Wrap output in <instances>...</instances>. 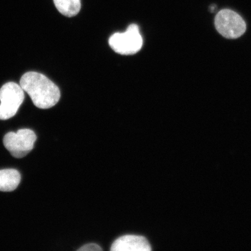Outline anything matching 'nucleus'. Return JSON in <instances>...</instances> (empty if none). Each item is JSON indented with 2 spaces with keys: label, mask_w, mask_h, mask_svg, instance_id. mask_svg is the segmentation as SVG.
<instances>
[{
  "label": "nucleus",
  "mask_w": 251,
  "mask_h": 251,
  "mask_svg": "<svg viewBox=\"0 0 251 251\" xmlns=\"http://www.w3.org/2000/svg\"><path fill=\"white\" fill-rule=\"evenodd\" d=\"M24 99L21 85L14 82L4 84L0 89V120H9L16 115Z\"/></svg>",
  "instance_id": "nucleus-4"
},
{
  "label": "nucleus",
  "mask_w": 251,
  "mask_h": 251,
  "mask_svg": "<svg viewBox=\"0 0 251 251\" xmlns=\"http://www.w3.org/2000/svg\"><path fill=\"white\" fill-rule=\"evenodd\" d=\"M143 40L137 25L131 24L125 32H117L110 36L109 45L117 53L131 55L139 52Z\"/></svg>",
  "instance_id": "nucleus-2"
},
{
  "label": "nucleus",
  "mask_w": 251,
  "mask_h": 251,
  "mask_svg": "<svg viewBox=\"0 0 251 251\" xmlns=\"http://www.w3.org/2000/svg\"><path fill=\"white\" fill-rule=\"evenodd\" d=\"M102 248L100 247V246L98 245V244H86V245L82 246V247L80 248L77 251H102Z\"/></svg>",
  "instance_id": "nucleus-9"
},
{
  "label": "nucleus",
  "mask_w": 251,
  "mask_h": 251,
  "mask_svg": "<svg viewBox=\"0 0 251 251\" xmlns=\"http://www.w3.org/2000/svg\"><path fill=\"white\" fill-rule=\"evenodd\" d=\"M214 24L221 35L228 39H235L247 31V24L240 15L230 9H223L216 14Z\"/></svg>",
  "instance_id": "nucleus-3"
},
{
  "label": "nucleus",
  "mask_w": 251,
  "mask_h": 251,
  "mask_svg": "<svg viewBox=\"0 0 251 251\" xmlns=\"http://www.w3.org/2000/svg\"><path fill=\"white\" fill-rule=\"evenodd\" d=\"M110 251H150L151 247L145 237L127 234L117 239L112 244Z\"/></svg>",
  "instance_id": "nucleus-6"
},
{
  "label": "nucleus",
  "mask_w": 251,
  "mask_h": 251,
  "mask_svg": "<svg viewBox=\"0 0 251 251\" xmlns=\"http://www.w3.org/2000/svg\"><path fill=\"white\" fill-rule=\"evenodd\" d=\"M214 9H215V6H214V5H213V6H211L210 8L211 12H214Z\"/></svg>",
  "instance_id": "nucleus-10"
},
{
  "label": "nucleus",
  "mask_w": 251,
  "mask_h": 251,
  "mask_svg": "<svg viewBox=\"0 0 251 251\" xmlns=\"http://www.w3.org/2000/svg\"><path fill=\"white\" fill-rule=\"evenodd\" d=\"M53 1L59 12L67 17L76 16L80 11V0H53Z\"/></svg>",
  "instance_id": "nucleus-8"
},
{
  "label": "nucleus",
  "mask_w": 251,
  "mask_h": 251,
  "mask_svg": "<svg viewBox=\"0 0 251 251\" xmlns=\"http://www.w3.org/2000/svg\"><path fill=\"white\" fill-rule=\"evenodd\" d=\"M19 172L15 169H4L0 171V191L11 192L18 187L21 182Z\"/></svg>",
  "instance_id": "nucleus-7"
},
{
  "label": "nucleus",
  "mask_w": 251,
  "mask_h": 251,
  "mask_svg": "<svg viewBox=\"0 0 251 251\" xmlns=\"http://www.w3.org/2000/svg\"><path fill=\"white\" fill-rule=\"evenodd\" d=\"M20 85L30 97L34 105L40 109L52 108L60 99L59 87L40 73H26L21 77Z\"/></svg>",
  "instance_id": "nucleus-1"
},
{
  "label": "nucleus",
  "mask_w": 251,
  "mask_h": 251,
  "mask_svg": "<svg viewBox=\"0 0 251 251\" xmlns=\"http://www.w3.org/2000/svg\"><path fill=\"white\" fill-rule=\"evenodd\" d=\"M36 140L35 133L32 130L24 128L17 132H9L4 135V145L15 158L25 156L34 149Z\"/></svg>",
  "instance_id": "nucleus-5"
}]
</instances>
